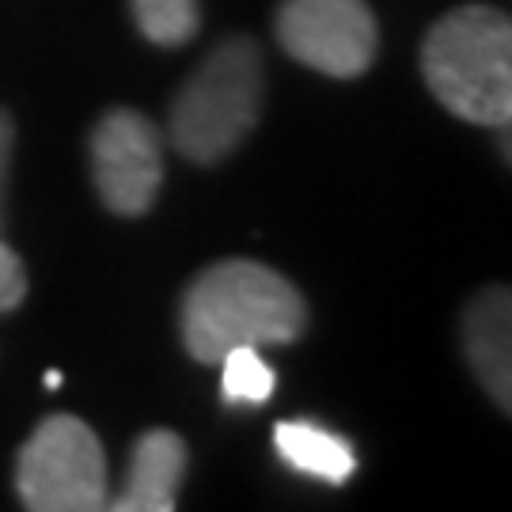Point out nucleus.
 <instances>
[{
  "instance_id": "nucleus-8",
  "label": "nucleus",
  "mask_w": 512,
  "mask_h": 512,
  "mask_svg": "<svg viewBox=\"0 0 512 512\" xmlns=\"http://www.w3.org/2000/svg\"><path fill=\"white\" fill-rule=\"evenodd\" d=\"M186 444L171 429H148L145 437L133 444L129 456V475L122 494L107 501L114 512H171L175 497L186 478Z\"/></svg>"
},
{
  "instance_id": "nucleus-6",
  "label": "nucleus",
  "mask_w": 512,
  "mask_h": 512,
  "mask_svg": "<svg viewBox=\"0 0 512 512\" xmlns=\"http://www.w3.org/2000/svg\"><path fill=\"white\" fill-rule=\"evenodd\" d=\"M95 190L110 213L141 217L164 186V145L160 129L141 110H110L92 133Z\"/></svg>"
},
{
  "instance_id": "nucleus-14",
  "label": "nucleus",
  "mask_w": 512,
  "mask_h": 512,
  "mask_svg": "<svg viewBox=\"0 0 512 512\" xmlns=\"http://www.w3.org/2000/svg\"><path fill=\"white\" fill-rule=\"evenodd\" d=\"M46 387L57 391V387H61V372H46Z\"/></svg>"
},
{
  "instance_id": "nucleus-13",
  "label": "nucleus",
  "mask_w": 512,
  "mask_h": 512,
  "mask_svg": "<svg viewBox=\"0 0 512 512\" xmlns=\"http://www.w3.org/2000/svg\"><path fill=\"white\" fill-rule=\"evenodd\" d=\"M12 148H16V122L8 110H0V224H4V186H8V167H12Z\"/></svg>"
},
{
  "instance_id": "nucleus-3",
  "label": "nucleus",
  "mask_w": 512,
  "mask_h": 512,
  "mask_svg": "<svg viewBox=\"0 0 512 512\" xmlns=\"http://www.w3.org/2000/svg\"><path fill=\"white\" fill-rule=\"evenodd\" d=\"M266 95L262 50L251 38H228L183 84L171 107V141L190 164H217L232 156L255 129Z\"/></svg>"
},
{
  "instance_id": "nucleus-9",
  "label": "nucleus",
  "mask_w": 512,
  "mask_h": 512,
  "mask_svg": "<svg viewBox=\"0 0 512 512\" xmlns=\"http://www.w3.org/2000/svg\"><path fill=\"white\" fill-rule=\"evenodd\" d=\"M277 456L285 459L293 471L311 478H323L330 486H346L353 478V448L342 437H334L327 429L311 425V421H281L274 429Z\"/></svg>"
},
{
  "instance_id": "nucleus-4",
  "label": "nucleus",
  "mask_w": 512,
  "mask_h": 512,
  "mask_svg": "<svg viewBox=\"0 0 512 512\" xmlns=\"http://www.w3.org/2000/svg\"><path fill=\"white\" fill-rule=\"evenodd\" d=\"M16 486L31 512L107 509V459L88 421L54 414L19 448Z\"/></svg>"
},
{
  "instance_id": "nucleus-12",
  "label": "nucleus",
  "mask_w": 512,
  "mask_h": 512,
  "mask_svg": "<svg viewBox=\"0 0 512 512\" xmlns=\"http://www.w3.org/2000/svg\"><path fill=\"white\" fill-rule=\"evenodd\" d=\"M23 296H27V274H23V262L19 255L8 247V243H0V311H12L23 304Z\"/></svg>"
},
{
  "instance_id": "nucleus-2",
  "label": "nucleus",
  "mask_w": 512,
  "mask_h": 512,
  "mask_svg": "<svg viewBox=\"0 0 512 512\" xmlns=\"http://www.w3.org/2000/svg\"><path fill=\"white\" fill-rule=\"evenodd\" d=\"M421 73L437 103L463 122L505 129L512 118V23L490 4L440 19L421 46Z\"/></svg>"
},
{
  "instance_id": "nucleus-5",
  "label": "nucleus",
  "mask_w": 512,
  "mask_h": 512,
  "mask_svg": "<svg viewBox=\"0 0 512 512\" xmlns=\"http://www.w3.org/2000/svg\"><path fill=\"white\" fill-rule=\"evenodd\" d=\"M376 16L368 0H285L277 42L315 73L353 80L376 61Z\"/></svg>"
},
{
  "instance_id": "nucleus-10",
  "label": "nucleus",
  "mask_w": 512,
  "mask_h": 512,
  "mask_svg": "<svg viewBox=\"0 0 512 512\" xmlns=\"http://www.w3.org/2000/svg\"><path fill=\"white\" fill-rule=\"evenodd\" d=\"M217 365L224 368V376H220V395H224L228 403L258 406V403H266V399L274 395V387H277L274 368L258 357L255 346L228 349Z\"/></svg>"
},
{
  "instance_id": "nucleus-11",
  "label": "nucleus",
  "mask_w": 512,
  "mask_h": 512,
  "mask_svg": "<svg viewBox=\"0 0 512 512\" xmlns=\"http://www.w3.org/2000/svg\"><path fill=\"white\" fill-rule=\"evenodd\" d=\"M133 16L148 42L183 46L198 35V0H133Z\"/></svg>"
},
{
  "instance_id": "nucleus-1",
  "label": "nucleus",
  "mask_w": 512,
  "mask_h": 512,
  "mask_svg": "<svg viewBox=\"0 0 512 512\" xmlns=\"http://www.w3.org/2000/svg\"><path fill=\"white\" fill-rule=\"evenodd\" d=\"M183 346L194 361L217 365L239 346H289L308 327V304L289 277L228 258L190 281L183 296Z\"/></svg>"
},
{
  "instance_id": "nucleus-7",
  "label": "nucleus",
  "mask_w": 512,
  "mask_h": 512,
  "mask_svg": "<svg viewBox=\"0 0 512 512\" xmlns=\"http://www.w3.org/2000/svg\"><path fill=\"white\" fill-rule=\"evenodd\" d=\"M463 349L501 410L512 403V296L509 289H486L463 311Z\"/></svg>"
}]
</instances>
